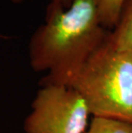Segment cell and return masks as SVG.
Instances as JSON below:
<instances>
[{
  "instance_id": "cell-1",
  "label": "cell",
  "mask_w": 132,
  "mask_h": 133,
  "mask_svg": "<svg viewBox=\"0 0 132 133\" xmlns=\"http://www.w3.org/2000/svg\"><path fill=\"white\" fill-rule=\"evenodd\" d=\"M109 33L100 20L96 0H73L67 9L50 3L44 23L29 44L31 67L36 72H46L41 86H68Z\"/></svg>"
},
{
  "instance_id": "cell-2",
  "label": "cell",
  "mask_w": 132,
  "mask_h": 133,
  "mask_svg": "<svg viewBox=\"0 0 132 133\" xmlns=\"http://www.w3.org/2000/svg\"><path fill=\"white\" fill-rule=\"evenodd\" d=\"M68 86L81 95L93 117L132 123V51L106 39Z\"/></svg>"
},
{
  "instance_id": "cell-3",
  "label": "cell",
  "mask_w": 132,
  "mask_h": 133,
  "mask_svg": "<svg viewBox=\"0 0 132 133\" xmlns=\"http://www.w3.org/2000/svg\"><path fill=\"white\" fill-rule=\"evenodd\" d=\"M90 112L77 90L61 84L42 85L24 121L25 133H84Z\"/></svg>"
},
{
  "instance_id": "cell-4",
  "label": "cell",
  "mask_w": 132,
  "mask_h": 133,
  "mask_svg": "<svg viewBox=\"0 0 132 133\" xmlns=\"http://www.w3.org/2000/svg\"><path fill=\"white\" fill-rule=\"evenodd\" d=\"M107 41L117 48L132 51V0L123 1L119 18Z\"/></svg>"
},
{
  "instance_id": "cell-5",
  "label": "cell",
  "mask_w": 132,
  "mask_h": 133,
  "mask_svg": "<svg viewBox=\"0 0 132 133\" xmlns=\"http://www.w3.org/2000/svg\"><path fill=\"white\" fill-rule=\"evenodd\" d=\"M84 133H132V123L116 118L93 117Z\"/></svg>"
},
{
  "instance_id": "cell-6",
  "label": "cell",
  "mask_w": 132,
  "mask_h": 133,
  "mask_svg": "<svg viewBox=\"0 0 132 133\" xmlns=\"http://www.w3.org/2000/svg\"><path fill=\"white\" fill-rule=\"evenodd\" d=\"M124 0H96L98 13L101 24L106 29H112L119 18Z\"/></svg>"
},
{
  "instance_id": "cell-7",
  "label": "cell",
  "mask_w": 132,
  "mask_h": 133,
  "mask_svg": "<svg viewBox=\"0 0 132 133\" xmlns=\"http://www.w3.org/2000/svg\"><path fill=\"white\" fill-rule=\"evenodd\" d=\"M11 2L14 3V4H19V3H22L25 1V0H10ZM73 2V0H50V3L53 4H57V5H60V6L64 7V9H67L71 5Z\"/></svg>"
}]
</instances>
